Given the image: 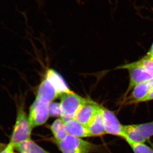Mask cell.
Instances as JSON below:
<instances>
[{
    "instance_id": "52a82bcc",
    "label": "cell",
    "mask_w": 153,
    "mask_h": 153,
    "mask_svg": "<svg viewBox=\"0 0 153 153\" xmlns=\"http://www.w3.org/2000/svg\"><path fill=\"white\" fill-rule=\"evenodd\" d=\"M101 105L89 100L82 105L76 114L74 119L79 122L86 128L89 126L97 113L100 110Z\"/></svg>"
},
{
    "instance_id": "2e32d148",
    "label": "cell",
    "mask_w": 153,
    "mask_h": 153,
    "mask_svg": "<svg viewBox=\"0 0 153 153\" xmlns=\"http://www.w3.org/2000/svg\"><path fill=\"white\" fill-rule=\"evenodd\" d=\"M49 116H60L61 109L60 103L52 102L49 104Z\"/></svg>"
},
{
    "instance_id": "9a60e30c",
    "label": "cell",
    "mask_w": 153,
    "mask_h": 153,
    "mask_svg": "<svg viewBox=\"0 0 153 153\" xmlns=\"http://www.w3.org/2000/svg\"><path fill=\"white\" fill-rule=\"evenodd\" d=\"M134 153H153V149L144 143H137L126 140Z\"/></svg>"
},
{
    "instance_id": "7c38bea8",
    "label": "cell",
    "mask_w": 153,
    "mask_h": 153,
    "mask_svg": "<svg viewBox=\"0 0 153 153\" xmlns=\"http://www.w3.org/2000/svg\"><path fill=\"white\" fill-rule=\"evenodd\" d=\"M14 149L21 153H50L36 144L31 139L14 145Z\"/></svg>"
},
{
    "instance_id": "3957f363",
    "label": "cell",
    "mask_w": 153,
    "mask_h": 153,
    "mask_svg": "<svg viewBox=\"0 0 153 153\" xmlns=\"http://www.w3.org/2000/svg\"><path fill=\"white\" fill-rule=\"evenodd\" d=\"M89 100L83 98L73 92L61 95L60 117L63 123L74 119L79 110Z\"/></svg>"
},
{
    "instance_id": "30bf717a",
    "label": "cell",
    "mask_w": 153,
    "mask_h": 153,
    "mask_svg": "<svg viewBox=\"0 0 153 153\" xmlns=\"http://www.w3.org/2000/svg\"><path fill=\"white\" fill-rule=\"evenodd\" d=\"M64 123V128L68 135L76 137H91L88 129L75 120L68 121Z\"/></svg>"
},
{
    "instance_id": "d6986e66",
    "label": "cell",
    "mask_w": 153,
    "mask_h": 153,
    "mask_svg": "<svg viewBox=\"0 0 153 153\" xmlns=\"http://www.w3.org/2000/svg\"><path fill=\"white\" fill-rule=\"evenodd\" d=\"M146 55L153 60V42Z\"/></svg>"
},
{
    "instance_id": "277c9868",
    "label": "cell",
    "mask_w": 153,
    "mask_h": 153,
    "mask_svg": "<svg viewBox=\"0 0 153 153\" xmlns=\"http://www.w3.org/2000/svg\"><path fill=\"white\" fill-rule=\"evenodd\" d=\"M56 142L62 153H89L97 148L93 143L68 134L65 139Z\"/></svg>"
},
{
    "instance_id": "5bb4252c",
    "label": "cell",
    "mask_w": 153,
    "mask_h": 153,
    "mask_svg": "<svg viewBox=\"0 0 153 153\" xmlns=\"http://www.w3.org/2000/svg\"><path fill=\"white\" fill-rule=\"evenodd\" d=\"M145 141L149 140L153 136V121L134 124Z\"/></svg>"
},
{
    "instance_id": "7a4b0ae2",
    "label": "cell",
    "mask_w": 153,
    "mask_h": 153,
    "mask_svg": "<svg viewBox=\"0 0 153 153\" xmlns=\"http://www.w3.org/2000/svg\"><path fill=\"white\" fill-rule=\"evenodd\" d=\"M32 129L29 118L25 112L24 104L21 103L17 109L16 119L10 142L14 146L24 141L31 140Z\"/></svg>"
},
{
    "instance_id": "8fae6325",
    "label": "cell",
    "mask_w": 153,
    "mask_h": 153,
    "mask_svg": "<svg viewBox=\"0 0 153 153\" xmlns=\"http://www.w3.org/2000/svg\"><path fill=\"white\" fill-rule=\"evenodd\" d=\"M101 107L100 110L88 127L91 137L101 136L107 134L102 114Z\"/></svg>"
},
{
    "instance_id": "5b68a950",
    "label": "cell",
    "mask_w": 153,
    "mask_h": 153,
    "mask_svg": "<svg viewBox=\"0 0 153 153\" xmlns=\"http://www.w3.org/2000/svg\"><path fill=\"white\" fill-rule=\"evenodd\" d=\"M49 116V104L36 99L30 107L29 120L33 128L46 122Z\"/></svg>"
},
{
    "instance_id": "ac0fdd59",
    "label": "cell",
    "mask_w": 153,
    "mask_h": 153,
    "mask_svg": "<svg viewBox=\"0 0 153 153\" xmlns=\"http://www.w3.org/2000/svg\"><path fill=\"white\" fill-rule=\"evenodd\" d=\"M152 100H153V87L150 91L149 93L148 94V95L144 98L140 102V103L147 102L152 101Z\"/></svg>"
},
{
    "instance_id": "6da1fadb",
    "label": "cell",
    "mask_w": 153,
    "mask_h": 153,
    "mask_svg": "<svg viewBox=\"0 0 153 153\" xmlns=\"http://www.w3.org/2000/svg\"><path fill=\"white\" fill-rule=\"evenodd\" d=\"M117 69H125L129 74V84L125 97L137 85L153 79V60L145 55L140 60L122 65Z\"/></svg>"
},
{
    "instance_id": "e0dca14e",
    "label": "cell",
    "mask_w": 153,
    "mask_h": 153,
    "mask_svg": "<svg viewBox=\"0 0 153 153\" xmlns=\"http://www.w3.org/2000/svg\"><path fill=\"white\" fill-rule=\"evenodd\" d=\"M14 145L10 142L0 153H14Z\"/></svg>"
},
{
    "instance_id": "4fadbf2b",
    "label": "cell",
    "mask_w": 153,
    "mask_h": 153,
    "mask_svg": "<svg viewBox=\"0 0 153 153\" xmlns=\"http://www.w3.org/2000/svg\"><path fill=\"white\" fill-rule=\"evenodd\" d=\"M123 138L125 140H129L137 143L146 142L134 124L123 125Z\"/></svg>"
},
{
    "instance_id": "9c48e42d",
    "label": "cell",
    "mask_w": 153,
    "mask_h": 153,
    "mask_svg": "<svg viewBox=\"0 0 153 153\" xmlns=\"http://www.w3.org/2000/svg\"><path fill=\"white\" fill-rule=\"evenodd\" d=\"M46 78L55 88L60 96L63 94L72 92L68 87L63 77L53 69H48L46 74Z\"/></svg>"
},
{
    "instance_id": "ba28073f",
    "label": "cell",
    "mask_w": 153,
    "mask_h": 153,
    "mask_svg": "<svg viewBox=\"0 0 153 153\" xmlns=\"http://www.w3.org/2000/svg\"><path fill=\"white\" fill-rule=\"evenodd\" d=\"M60 94L47 79L41 82L38 87L36 99L45 104H49Z\"/></svg>"
},
{
    "instance_id": "8992f818",
    "label": "cell",
    "mask_w": 153,
    "mask_h": 153,
    "mask_svg": "<svg viewBox=\"0 0 153 153\" xmlns=\"http://www.w3.org/2000/svg\"><path fill=\"white\" fill-rule=\"evenodd\" d=\"M101 112L107 134L123 138V126L120 123L114 113L101 107Z\"/></svg>"
}]
</instances>
